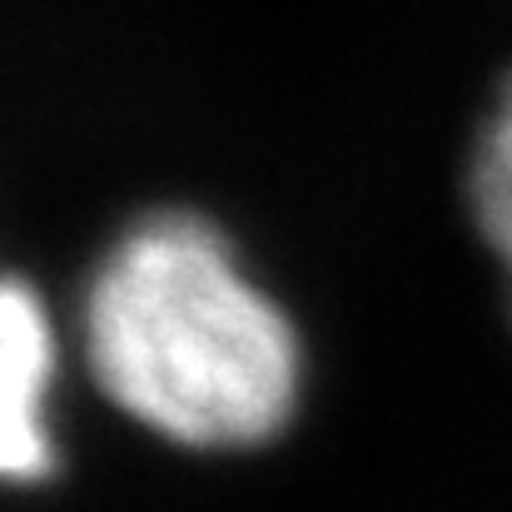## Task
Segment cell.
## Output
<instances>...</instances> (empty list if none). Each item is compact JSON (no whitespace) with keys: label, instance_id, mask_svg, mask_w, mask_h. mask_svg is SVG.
<instances>
[{"label":"cell","instance_id":"obj_2","mask_svg":"<svg viewBox=\"0 0 512 512\" xmlns=\"http://www.w3.org/2000/svg\"><path fill=\"white\" fill-rule=\"evenodd\" d=\"M60 348L45 294L10 274L0 294V468L10 488H40L60 468Z\"/></svg>","mask_w":512,"mask_h":512},{"label":"cell","instance_id":"obj_1","mask_svg":"<svg viewBox=\"0 0 512 512\" xmlns=\"http://www.w3.org/2000/svg\"><path fill=\"white\" fill-rule=\"evenodd\" d=\"M70 339L125 423L199 458L279 443L309 388L289 304L194 204H150L95 249Z\"/></svg>","mask_w":512,"mask_h":512},{"label":"cell","instance_id":"obj_3","mask_svg":"<svg viewBox=\"0 0 512 512\" xmlns=\"http://www.w3.org/2000/svg\"><path fill=\"white\" fill-rule=\"evenodd\" d=\"M463 204H468L473 234L483 239L488 259L498 264L508 284L512 309V70L498 80L493 100L478 115L468 165H463Z\"/></svg>","mask_w":512,"mask_h":512}]
</instances>
